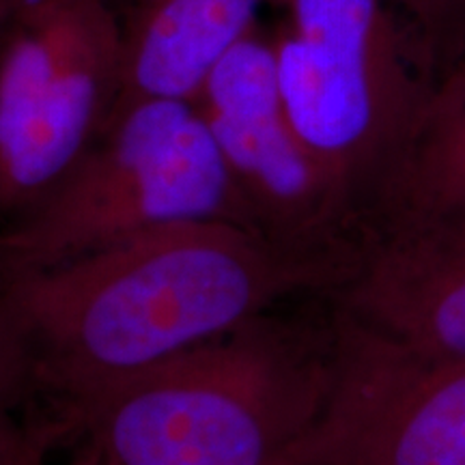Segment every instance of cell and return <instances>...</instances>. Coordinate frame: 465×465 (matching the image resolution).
Segmentation results:
<instances>
[{
  "label": "cell",
  "instance_id": "6da1fadb",
  "mask_svg": "<svg viewBox=\"0 0 465 465\" xmlns=\"http://www.w3.org/2000/svg\"><path fill=\"white\" fill-rule=\"evenodd\" d=\"M322 267L229 220L141 232L0 281L44 410L67 422L95 399L248 319L332 295Z\"/></svg>",
  "mask_w": 465,
  "mask_h": 465
},
{
  "label": "cell",
  "instance_id": "4fadbf2b",
  "mask_svg": "<svg viewBox=\"0 0 465 465\" xmlns=\"http://www.w3.org/2000/svg\"><path fill=\"white\" fill-rule=\"evenodd\" d=\"M61 429L56 424H44L35 438L25 446L15 459H11L7 465H50V457L56 449H61L63 435L58 433Z\"/></svg>",
  "mask_w": 465,
  "mask_h": 465
},
{
  "label": "cell",
  "instance_id": "3957f363",
  "mask_svg": "<svg viewBox=\"0 0 465 465\" xmlns=\"http://www.w3.org/2000/svg\"><path fill=\"white\" fill-rule=\"evenodd\" d=\"M295 132L371 232L391 207L438 84L401 0H267Z\"/></svg>",
  "mask_w": 465,
  "mask_h": 465
},
{
  "label": "cell",
  "instance_id": "9c48e42d",
  "mask_svg": "<svg viewBox=\"0 0 465 465\" xmlns=\"http://www.w3.org/2000/svg\"><path fill=\"white\" fill-rule=\"evenodd\" d=\"M263 7L267 0H138L124 15V86L113 116L144 100L194 102Z\"/></svg>",
  "mask_w": 465,
  "mask_h": 465
},
{
  "label": "cell",
  "instance_id": "2e32d148",
  "mask_svg": "<svg viewBox=\"0 0 465 465\" xmlns=\"http://www.w3.org/2000/svg\"><path fill=\"white\" fill-rule=\"evenodd\" d=\"M7 7H9V0H0V33H3V25H5V15H7Z\"/></svg>",
  "mask_w": 465,
  "mask_h": 465
},
{
  "label": "cell",
  "instance_id": "277c9868",
  "mask_svg": "<svg viewBox=\"0 0 465 465\" xmlns=\"http://www.w3.org/2000/svg\"><path fill=\"white\" fill-rule=\"evenodd\" d=\"M196 220L257 231L194 104L136 102L48 194L0 226V281Z\"/></svg>",
  "mask_w": 465,
  "mask_h": 465
},
{
  "label": "cell",
  "instance_id": "7a4b0ae2",
  "mask_svg": "<svg viewBox=\"0 0 465 465\" xmlns=\"http://www.w3.org/2000/svg\"><path fill=\"white\" fill-rule=\"evenodd\" d=\"M336 334L332 295L287 302L95 399L67 441L106 465H278L322 411Z\"/></svg>",
  "mask_w": 465,
  "mask_h": 465
},
{
  "label": "cell",
  "instance_id": "8fae6325",
  "mask_svg": "<svg viewBox=\"0 0 465 465\" xmlns=\"http://www.w3.org/2000/svg\"><path fill=\"white\" fill-rule=\"evenodd\" d=\"M50 418L20 334L0 306V465L20 455Z\"/></svg>",
  "mask_w": 465,
  "mask_h": 465
},
{
  "label": "cell",
  "instance_id": "30bf717a",
  "mask_svg": "<svg viewBox=\"0 0 465 465\" xmlns=\"http://www.w3.org/2000/svg\"><path fill=\"white\" fill-rule=\"evenodd\" d=\"M452 203H465V50L435 84L403 177L377 229L401 213Z\"/></svg>",
  "mask_w": 465,
  "mask_h": 465
},
{
  "label": "cell",
  "instance_id": "9a60e30c",
  "mask_svg": "<svg viewBox=\"0 0 465 465\" xmlns=\"http://www.w3.org/2000/svg\"><path fill=\"white\" fill-rule=\"evenodd\" d=\"M106 3L110 5V7H114L116 11H119L121 15H125L127 11H130L134 5L138 3V0H106Z\"/></svg>",
  "mask_w": 465,
  "mask_h": 465
},
{
  "label": "cell",
  "instance_id": "8992f818",
  "mask_svg": "<svg viewBox=\"0 0 465 465\" xmlns=\"http://www.w3.org/2000/svg\"><path fill=\"white\" fill-rule=\"evenodd\" d=\"M192 104L257 231L322 267L339 289L362 254L366 229L291 124L265 22L220 58Z\"/></svg>",
  "mask_w": 465,
  "mask_h": 465
},
{
  "label": "cell",
  "instance_id": "ba28073f",
  "mask_svg": "<svg viewBox=\"0 0 465 465\" xmlns=\"http://www.w3.org/2000/svg\"><path fill=\"white\" fill-rule=\"evenodd\" d=\"M332 300L371 328L465 360V203L383 223Z\"/></svg>",
  "mask_w": 465,
  "mask_h": 465
},
{
  "label": "cell",
  "instance_id": "52a82bcc",
  "mask_svg": "<svg viewBox=\"0 0 465 465\" xmlns=\"http://www.w3.org/2000/svg\"><path fill=\"white\" fill-rule=\"evenodd\" d=\"M332 381L278 465H465V360L371 328L336 304Z\"/></svg>",
  "mask_w": 465,
  "mask_h": 465
},
{
  "label": "cell",
  "instance_id": "5b68a950",
  "mask_svg": "<svg viewBox=\"0 0 465 465\" xmlns=\"http://www.w3.org/2000/svg\"><path fill=\"white\" fill-rule=\"evenodd\" d=\"M124 15L106 0H9L0 33V226L58 183L124 86Z\"/></svg>",
  "mask_w": 465,
  "mask_h": 465
},
{
  "label": "cell",
  "instance_id": "7c38bea8",
  "mask_svg": "<svg viewBox=\"0 0 465 465\" xmlns=\"http://www.w3.org/2000/svg\"><path fill=\"white\" fill-rule=\"evenodd\" d=\"M440 78L465 50V0H401Z\"/></svg>",
  "mask_w": 465,
  "mask_h": 465
},
{
  "label": "cell",
  "instance_id": "5bb4252c",
  "mask_svg": "<svg viewBox=\"0 0 465 465\" xmlns=\"http://www.w3.org/2000/svg\"><path fill=\"white\" fill-rule=\"evenodd\" d=\"M69 465H106V463L100 461L95 455H91L89 450L80 449V446H74V455Z\"/></svg>",
  "mask_w": 465,
  "mask_h": 465
}]
</instances>
